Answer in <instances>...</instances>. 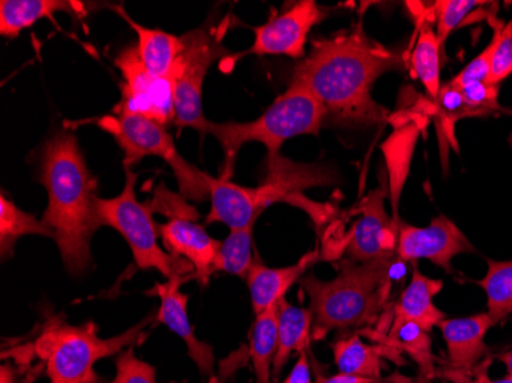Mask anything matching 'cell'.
I'll list each match as a JSON object with an SVG mask.
<instances>
[{"label": "cell", "instance_id": "22", "mask_svg": "<svg viewBox=\"0 0 512 383\" xmlns=\"http://www.w3.org/2000/svg\"><path fill=\"white\" fill-rule=\"evenodd\" d=\"M385 344L402 351L417 365V383H430L436 377V357L433 354L430 333L414 322L393 316Z\"/></svg>", "mask_w": 512, "mask_h": 383}, {"label": "cell", "instance_id": "30", "mask_svg": "<svg viewBox=\"0 0 512 383\" xmlns=\"http://www.w3.org/2000/svg\"><path fill=\"white\" fill-rule=\"evenodd\" d=\"M480 5H486V2H480V0H439L436 2L433 11L437 20L436 34L440 43L444 45L448 36L460 27V23L467 19L468 14L474 8L480 7Z\"/></svg>", "mask_w": 512, "mask_h": 383}, {"label": "cell", "instance_id": "33", "mask_svg": "<svg viewBox=\"0 0 512 383\" xmlns=\"http://www.w3.org/2000/svg\"><path fill=\"white\" fill-rule=\"evenodd\" d=\"M459 89L470 108L474 109L479 117H488L500 111L499 86L488 82H474Z\"/></svg>", "mask_w": 512, "mask_h": 383}, {"label": "cell", "instance_id": "19", "mask_svg": "<svg viewBox=\"0 0 512 383\" xmlns=\"http://www.w3.org/2000/svg\"><path fill=\"white\" fill-rule=\"evenodd\" d=\"M115 11L137 33L138 54L149 73L155 77H172L175 65L186 48L183 37L143 27L140 23L134 22L123 7H117Z\"/></svg>", "mask_w": 512, "mask_h": 383}, {"label": "cell", "instance_id": "6", "mask_svg": "<svg viewBox=\"0 0 512 383\" xmlns=\"http://www.w3.org/2000/svg\"><path fill=\"white\" fill-rule=\"evenodd\" d=\"M327 120L321 103L304 86L290 82L284 94L253 122L209 123L207 134L214 135L226 155L223 177L229 180L235 158L247 143L266 146L269 158L278 157L287 140L299 135H316Z\"/></svg>", "mask_w": 512, "mask_h": 383}, {"label": "cell", "instance_id": "7", "mask_svg": "<svg viewBox=\"0 0 512 383\" xmlns=\"http://www.w3.org/2000/svg\"><path fill=\"white\" fill-rule=\"evenodd\" d=\"M126 181L122 194L97 201V215L102 226L117 230L125 238L134 256L135 266L142 270H157L166 279L175 276L194 278V267L184 259L175 258L158 244L157 224L152 220L151 204H142L135 195L137 174L125 167Z\"/></svg>", "mask_w": 512, "mask_h": 383}, {"label": "cell", "instance_id": "28", "mask_svg": "<svg viewBox=\"0 0 512 383\" xmlns=\"http://www.w3.org/2000/svg\"><path fill=\"white\" fill-rule=\"evenodd\" d=\"M255 224H249L243 229L230 230L227 238L221 243L214 272L229 273L238 278H247L253 262V229Z\"/></svg>", "mask_w": 512, "mask_h": 383}, {"label": "cell", "instance_id": "10", "mask_svg": "<svg viewBox=\"0 0 512 383\" xmlns=\"http://www.w3.org/2000/svg\"><path fill=\"white\" fill-rule=\"evenodd\" d=\"M123 76L122 99L114 114L140 115L158 125L174 123V77H155L143 65L137 45L126 46L115 57Z\"/></svg>", "mask_w": 512, "mask_h": 383}, {"label": "cell", "instance_id": "39", "mask_svg": "<svg viewBox=\"0 0 512 383\" xmlns=\"http://www.w3.org/2000/svg\"><path fill=\"white\" fill-rule=\"evenodd\" d=\"M0 383H19L16 379V370L11 365L4 364L0 368Z\"/></svg>", "mask_w": 512, "mask_h": 383}, {"label": "cell", "instance_id": "26", "mask_svg": "<svg viewBox=\"0 0 512 383\" xmlns=\"http://www.w3.org/2000/svg\"><path fill=\"white\" fill-rule=\"evenodd\" d=\"M488 270L476 281L486 295L488 315L494 325L512 316V261L488 259Z\"/></svg>", "mask_w": 512, "mask_h": 383}, {"label": "cell", "instance_id": "8", "mask_svg": "<svg viewBox=\"0 0 512 383\" xmlns=\"http://www.w3.org/2000/svg\"><path fill=\"white\" fill-rule=\"evenodd\" d=\"M100 129L117 141L123 152V167L138 163L145 157H158L171 166L181 195L186 200L203 201L209 197L207 174L181 157L165 126L140 115H105L97 120Z\"/></svg>", "mask_w": 512, "mask_h": 383}, {"label": "cell", "instance_id": "21", "mask_svg": "<svg viewBox=\"0 0 512 383\" xmlns=\"http://www.w3.org/2000/svg\"><path fill=\"white\" fill-rule=\"evenodd\" d=\"M56 13L85 16V5L69 0H2L0 2V34L19 36L42 19H51Z\"/></svg>", "mask_w": 512, "mask_h": 383}, {"label": "cell", "instance_id": "20", "mask_svg": "<svg viewBox=\"0 0 512 383\" xmlns=\"http://www.w3.org/2000/svg\"><path fill=\"white\" fill-rule=\"evenodd\" d=\"M278 350L273 361V377H279L295 351H309L313 339V315L310 308L296 307L286 298L276 304Z\"/></svg>", "mask_w": 512, "mask_h": 383}, {"label": "cell", "instance_id": "3", "mask_svg": "<svg viewBox=\"0 0 512 383\" xmlns=\"http://www.w3.org/2000/svg\"><path fill=\"white\" fill-rule=\"evenodd\" d=\"M398 255L375 261L339 264L332 281L312 275L301 278L313 315V339L321 341L330 331L365 328L378 322L390 298L391 275Z\"/></svg>", "mask_w": 512, "mask_h": 383}, {"label": "cell", "instance_id": "40", "mask_svg": "<svg viewBox=\"0 0 512 383\" xmlns=\"http://www.w3.org/2000/svg\"><path fill=\"white\" fill-rule=\"evenodd\" d=\"M497 359L506 367V376H512V348L497 354Z\"/></svg>", "mask_w": 512, "mask_h": 383}, {"label": "cell", "instance_id": "9", "mask_svg": "<svg viewBox=\"0 0 512 383\" xmlns=\"http://www.w3.org/2000/svg\"><path fill=\"white\" fill-rule=\"evenodd\" d=\"M183 54L174 68V125L207 134L209 120L203 114V83L211 66L226 53L220 39L204 30L183 36Z\"/></svg>", "mask_w": 512, "mask_h": 383}, {"label": "cell", "instance_id": "29", "mask_svg": "<svg viewBox=\"0 0 512 383\" xmlns=\"http://www.w3.org/2000/svg\"><path fill=\"white\" fill-rule=\"evenodd\" d=\"M431 106H433L436 114L439 115V122L442 129L448 131V138L451 143L456 146L454 141V125H456L462 118L479 117L474 109L470 108L467 100L463 97L462 91L456 86L447 85L440 88L439 95L436 100L430 99ZM457 148V146H456Z\"/></svg>", "mask_w": 512, "mask_h": 383}, {"label": "cell", "instance_id": "34", "mask_svg": "<svg viewBox=\"0 0 512 383\" xmlns=\"http://www.w3.org/2000/svg\"><path fill=\"white\" fill-rule=\"evenodd\" d=\"M512 74V20L505 23L502 34H500L499 43L494 51L493 60H491L490 77L488 83L500 86L503 80L508 79Z\"/></svg>", "mask_w": 512, "mask_h": 383}, {"label": "cell", "instance_id": "18", "mask_svg": "<svg viewBox=\"0 0 512 383\" xmlns=\"http://www.w3.org/2000/svg\"><path fill=\"white\" fill-rule=\"evenodd\" d=\"M444 289V282L422 275L414 262L413 276L410 284L405 287L398 302L393 305V316L407 319L430 333L434 327H439L445 321L444 311L434 305L433 298Z\"/></svg>", "mask_w": 512, "mask_h": 383}, {"label": "cell", "instance_id": "42", "mask_svg": "<svg viewBox=\"0 0 512 383\" xmlns=\"http://www.w3.org/2000/svg\"><path fill=\"white\" fill-rule=\"evenodd\" d=\"M212 383H220L217 379L212 380Z\"/></svg>", "mask_w": 512, "mask_h": 383}, {"label": "cell", "instance_id": "1", "mask_svg": "<svg viewBox=\"0 0 512 383\" xmlns=\"http://www.w3.org/2000/svg\"><path fill=\"white\" fill-rule=\"evenodd\" d=\"M398 54L370 39L361 25L313 42L293 69L292 83L321 103L330 122L342 126L382 125L390 111L371 97L379 77L402 68Z\"/></svg>", "mask_w": 512, "mask_h": 383}, {"label": "cell", "instance_id": "13", "mask_svg": "<svg viewBox=\"0 0 512 383\" xmlns=\"http://www.w3.org/2000/svg\"><path fill=\"white\" fill-rule=\"evenodd\" d=\"M473 244L467 235L445 215L433 218L427 227L399 224L398 249L401 261L417 262L428 259L447 273H453V261L462 253H473Z\"/></svg>", "mask_w": 512, "mask_h": 383}, {"label": "cell", "instance_id": "12", "mask_svg": "<svg viewBox=\"0 0 512 383\" xmlns=\"http://www.w3.org/2000/svg\"><path fill=\"white\" fill-rule=\"evenodd\" d=\"M329 8L315 0H301L269 22L253 30L255 42L250 54L256 56H287L292 59L306 57V43L310 31L329 16Z\"/></svg>", "mask_w": 512, "mask_h": 383}, {"label": "cell", "instance_id": "31", "mask_svg": "<svg viewBox=\"0 0 512 383\" xmlns=\"http://www.w3.org/2000/svg\"><path fill=\"white\" fill-rule=\"evenodd\" d=\"M493 27L494 34L491 42L488 43V46H486L485 50H483L476 59L471 60V62L451 80V85L456 86V88H462V86L470 85V83L474 82H488L491 60H493L494 51H496V46L497 43H499L503 27H505V22L496 20V22L493 23Z\"/></svg>", "mask_w": 512, "mask_h": 383}, {"label": "cell", "instance_id": "4", "mask_svg": "<svg viewBox=\"0 0 512 383\" xmlns=\"http://www.w3.org/2000/svg\"><path fill=\"white\" fill-rule=\"evenodd\" d=\"M152 316L114 338H100L94 322L71 325L60 316L46 319L37 338L25 347L4 350L2 359L14 357L19 364L37 359L50 383H99L97 362L115 356L129 347H135L145 338L146 325Z\"/></svg>", "mask_w": 512, "mask_h": 383}, {"label": "cell", "instance_id": "2", "mask_svg": "<svg viewBox=\"0 0 512 383\" xmlns=\"http://www.w3.org/2000/svg\"><path fill=\"white\" fill-rule=\"evenodd\" d=\"M40 183L48 194L42 221L54 233L63 266L73 276L92 266L91 238L102 227L97 215V178L89 172L74 132L57 131L40 157Z\"/></svg>", "mask_w": 512, "mask_h": 383}, {"label": "cell", "instance_id": "17", "mask_svg": "<svg viewBox=\"0 0 512 383\" xmlns=\"http://www.w3.org/2000/svg\"><path fill=\"white\" fill-rule=\"evenodd\" d=\"M319 259V250H312L302 256L293 266L273 267L264 266L260 261L253 262L252 269L247 275L250 302H252L255 315H260L267 308L278 304L286 298V293L296 281H301L307 270Z\"/></svg>", "mask_w": 512, "mask_h": 383}, {"label": "cell", "instance_id": "41", "mask_svg": "<svg viewBox=\"0 0 512 383\" xmlns=\"http://www.w3.org/2000/svg\"><path fill=\"white\" fill-rule=\"evenodd\" d=\"M511 115H512V112H511ZM509 146H511V148H512V134L509 135Z\"/></svg>", "mask_w": 512, "mask_h": 383}, {"label": "cell", "instance_id": "14", "mask_svg": "<svg viewBox=\"0 0 512 383\" xmlns=\"http://www.w3.org/2000/svg\"><path fill=\"white\" fill-rule=\"evenodd\" d=\"M191 276H175L166 282H157L149 295L160 298V308L155 315L160 324L166 325L178 338L183 339L188 347L189 356L203 376L211 377L215 373L214 350L207 342L200 341L195 336L194 327L189 321L188 295L181 292L180 287Z\"/></svg>", "mask_w": 512, "mask_h": 383}, {"label": "cell", "instance_id": "25", "mask_svg": "<svg viewBox=\"0 0 512 383\" xmlns=\"http://www.w3.org/2000/svg\"><path fill=\"white\" fill-rule=\"evenodd\" d=\"M442 43L437 37L431 23H425L419 31L416 46L411 53V69L414 76L421 80L431 100H436L440 88V71H442Z\"/></svg>", "mask_w": 512, "mask_h": 383}, {"label": "cell", "instance_id": "38", "mask_svg": "<svg viewBox=\"0 0 512 383\" xmlns=\"http://www.w3.org/2000/svg\"><path fill=\"white\" fill-rule=\"evenodd\" d=\"M385 380L368 379V377L352 376V374L338 373L335 376H322L319 374L316 383H384Z\"/></svg>", "mask_w": 512, "mask_h": 383}, {"label": "cell", "instance_id": "16", "mask_svg": "<svg viewBox=\"0 0 512 383\" xmlns=\"http://www.w3.org/2000/svg\"><path fill=\"white\" fill-rule=\"evenodd\" d=\"M494 327L488 313L467 318L445 319L439 328L447 345V367L454 370H470L490 356L485 336Z\"/></svg>", "mask_w": 512, "mask_h": 383}, {"label": "cell", "instance_id": "37", "mask_svg": "<svg viewBox=\"0 0 512 383\" xmlns=\"http://www.w3.org/2000/svg\"><path fill=\"white\" fill-rule=\"evenodd\" d=\"M284 383H312V370H310L307 351L299 354L295 367L292 368Z\"/></svg>", "mask_w": 512, "mask_h": 383}, {"label": "cell", "instance_id": "27", "mask_svg": "<svg viewBox=\"0 0 512 383\" xmlns=\"http://www.w3.org/2000/svg\"><path fill=\"white\" fill-rule=\"evenodd\" d=\"M27 235H40L53 238L54 233L37 220L31 213L23 212L5 194L0 197V253L2 258L13 255L17 239Z\"/></svg>", "mask_w": 512, "mask_h": 383}, {"label": "cell", "instance_id": "23", "mask_svg": "<svg viewBox=\"0 0 512 383\" xmlns=\"http://www.w3.org/2000/svg\"><path fill=\"white\" fill-rule=\"evenodd\" d=\"M278 350V318L276 305L255 315L250 330L249 357L255 383H272L273 361Z\"/></svg>", "mask_w": 512, "mask_h": 383}, {"label": "cell", "instance_id": "5", "mask_svg": "<svg viewBox=\"0 0 512 383\" xmlns=\"http://www.w3.org/2000/svg\"><path fill=\"white\" fill-rule=\"evenodd\" d=\"M332 181V175L324 167L290 163L281 155L269 158V174L258 187L238 186L226 178L207 174L211 210L206 224L221 223L230 230L243 229L256 223L261 213L275 203L301 204L307 209L309 200H302V192Z\"/></svg>", "mask_w": 512, "mask_h": 383}, {"label": "cell", "instance_id": "24", "mask_svg": "<svg viewBox=\"0 0 512 383\" xmlns=\"http://www.w3.org/2000/svg\"><path fill=\"white\" fill-rule=\"evenodd\" d=\"M332 351L339 373L382 380V357L378 347L365 344L358 333L336 339Z\"/></svg>", "mask_w": 512, "mask_h": 383}, {"label": "cell", "instance_id": "35", "mask_svg": "<svg viewBox=\"0 0 512 383\" xmlns=\"http://www.w3.org/2000/svg\"><path fill=\"white\" fill-rule=\"evenodd\" d=\"M491 364H493V357L488 356L470 370H454V368L445 367L444 370H437L436 377L448 383H512V376L491 379L488 374Z\"/></svg>", "mask_w": 512, "mask_h": 383}, {"label": "cell", "instance_id": "36", "mask_svg": "<svg viewBox=\"0 0 512 383\" xmlns=\"http://www.w3.org/2000/svg\"><path fill=\"white\" fill-rule=\"evenodd\" d=\"M152 210H160V212L168 215L169 218L174 217H188L192 220H198L197 210L194 207L189 206L183 198H178L177 195L171 194L169 190L165 189L163 184H160L157 190H155V198L149 201Z\"/></svg>", "mask_w": 512, "mask_h": 383}, {"label": "cell", "instance_id": "32", "mask_svg": "<svg viewBox=\"0 0 512 383\" xmlns=\"http://www.w3.org/2000/svg\"><path fill=\"white\" fill-rule=\"evenodd\" d=\"M109 383H157V370L129 347L115 359V377Z\"/></svg>", "mask_w": 512, "mask_h": 383}, {"label": "cell", "instance_id": "11", "mask_svg": "<svg viewBox=\"0 0 512 383\" xmlns=\"http://www.w3.org/2000/svg\"><path fill=\"white\" fill-rule=\"evenodd\" d=\"M385 197L387 190H373L353 209L359 217L344 244V250L352 261L368 262L396 255L401 221L388 215L384 206Z\"/></svg>", "mask_w": 512, "mask_h": 383}, {"label": "cell", "instance_id": "15", "mask_svg": "<svg viewBox=\"0 0 512 383\" xmlns=\"http://www.w3.org/2000/svg\"><path fill=\"white\" fill-rule=\"evenodd\" d=\"M161 241L175 258L184 259L194 267V278L201 285L209 284L215 275L214 264L220 252L221 241L212 238L203 226L188 217L169 218L158 226Z\"/></svg>", "mask_w": 512, "mask_h": 383}]
</instances>
